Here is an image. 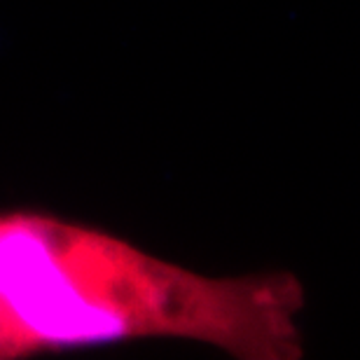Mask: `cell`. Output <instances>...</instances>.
I'll use <instances>...</instances> for the list:
<instances>
[{"instance_id": "6da1fadb", "label": "cell", "mask_w": 360, "mask_h": 360, "mask_svg": "<svg viewBox=\"0 0 360 360\" xmlns=\"http://www.w3.org/2000/svg\"><path fill=\"white\" fill-rule=\"evenodd\" d=\"M295 274L206 276L105 229L0 211V311L17 356L180 340L239 360L304 356Z\"/></svg>"}]
</instances>
